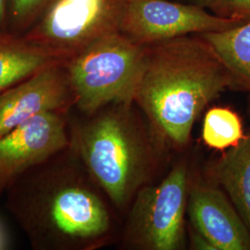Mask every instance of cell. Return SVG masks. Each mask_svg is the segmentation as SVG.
I'll return each mask as SVG.
<instances>
[{"label":"cell","instance_id":"cell-5","mask_svg":"<svg viewBox=\"0 0 250 250\" xmlns=\"http://www.w3.org/2000/svg\"><path fill=\"white\" fill-rule=\"evenodd\" d=\"M191 183L188 166L181 162L158 185L141 188L130 205L124 232L125 245L136 250H184Z\"/></svg>","mask_w":250,"mask_h":250},{"label":"cell","instance_id":"cell-7","mask_svg":"<svg viewBox=\"0 0 250 250\" xmlns=\"http://www.w3.org/2000/svg\"><path fill=\"white\" fill-rule=\"evenodd\" d=\"M248 20L223 18L207 9L173 0H128L121 33L149 45L189 35H202L237 26Z\"/></svg>","mask_w":250,"mask_h":250},{"label":"cell","instance_id":"cell-20","mask_svg":"<svg viewBox=\"0 0 250 250\" xmlns=\"http://www.w3.org/2000/svg\"><path fill=\"white\" fill-rule=\"evenodd\" d=\"M173 1L196 5V6H199V7L205 8V9H209V7L211 6V4L213 2V0H173Z\"/></svg>","mask_w":250,"mask_h":250},{"label":"cell","instance_id":"cell-1","mask_svg":"<svg viewBox=\"0 0 250 250\" xmlns=\"http://www.w3.org/2000/svg\"><path fill=\"white\" fill-rule=\"evenodd\" d=\"M4 199L33 250H95L114 234L113 206L71 144L20 176Z\"/></svg>","mask_w":250,"mask_h":250},{"label":"cell","instance_id":"cell-14","mask_svg":"<svg viewBox=\"0 0 250 250\" xmlns=\"http://www.w3.org/2000/svg\"><path fill=\"white\" fill-rule=\"evenodd\" d=\"M244 137L241 118L232 108L214 107L207 110L202 140L208 147L223 152L235 146Z\"/></svg>","mask_w":250,"mask_h":250},{"label":"cell","instance_id":"cell-3","mask_svg":"<svg viewBox=\"0 0 250 250\" xmlns=\"http://www.w3.org/2000/svg\"><path fill=\"white\" fill-rule=\"evenodd\" d=\"M134 104H111L91 113L71 110V146L114 209L125 212L148 185L164 146L144 129Z\"/></svg>","mask_w":250,"mask_h":250},{"label":"cell","instance_id":"cell-18","mask_svg":"<svg viewBox=\"0 0 250 250\" xmlns=\"http://www.w3.org/2000/svg\"><path fill=\"white\" fill-rule=\"evenodd\" d=\"M9 236L5 224L0 219V250H7L9 246Z\"/></svg>","mask_w":250,"mask_h":250},{"label":"cell","instance_id":"cell-4","mask_svg":"<svg viewBox=\"0 0 250 250\" xmlns=\"http://www.w3.org/2000/svg\"><path fill=\"white\" fill-rule=\"evenodd\" d=\"M146 46L121 32L102 37L65 62L73 109L91 114L111 104H134Z\"/></svg>","mask_w":250,"mask_h":250},{"label":"cell","instance_id":"cell-19","mask_svg":"<svg viewBox=\"0 0 250 250\" xmlns=\"http://www.w3.org/2000/svg\"><path fill=\"white\" fill-rule=\"evenodd\" d=\"M9 0H0V33H3Z\"/></svg>","mask_w":250,"mask_h":250},{"label":"cell","instance_id":"cell-10","mask_svg":"<svg viewBox=\"0 0 250 250\" xmlns=\"http://www.w3.org/2000/svg\"><path fill=\"white\" fill-rule=\"evenodd\" d=\"M188 214L191 227L215 250H250V232L230 198L209 181H192Z\"/></svg>","mask_w":250,"mask_h":250},{"label":"cell","instance_id":"cell-9","mask_svg":"<svg viewBox=\"0 0 250 250\" xmlns=\"http://www.w3.org/2000/svg\"><path fill=\"white\" fill-rule=\"evenodd\" d=\"M73 107L65 62L55 63L0 93V136L39 115Z\"/></svg>","mask_w":250,"mask_h":250},{"label":"cell","instance_id":"cell-16","mask_svg":"<svg viewBox=\"0 0 250 250\" xmlns=\"http://www.w3.org/2000/svg\"><path fill=\"white\" fill-rule=\"evenodd\" d=\"M208 9L223 18L250 19V0H213Z\"/></svg>","mask_w":250,"mask_h":250},{"label":"cell","instance_id":"cell-15","mask_svg":"<svg viewBox=\"0 0 250 250\" xmlns=\"http://www.w3.org/2000/svg\"><path fill=\"white\" fill-rule=\"evenodd\" d=\"M55 0H9V10L15 26L25 28L39 19Z\"/></svg>","mask_w":250,"mask_h":250},{"label":"cell","instance_id":"cell-17","mask_svg":"<svg viewBox=\"0 0 250 250\" xmlns=\"http://www.w3.org/2000/svg\"><path fill=\"white\" fill-rule=\"evenodd\" d=\"M189 243L191 250H215L211 243L191 226L189 227Z\"/></svg>","mask_w":250,"mask_h":250},{"label":"cell","instance_id":"cell-8","mask_svg":"<svg viewBox=\"0 0 250 250\" xmlns=\"http://www.w3.org/2000/svg\"><path fill=\"white\" fill-rule=\"evenodd\" d=\"M70 112L39 115L0 136V201L27 170L70 146Z\"/></svg>","mask_w":250,"mask_h":250},{"label":"cell","instance_id":"cell-2","mask_svg":"<svg viewBox=\"0 0 250 250\" xmlns=\"http://www.w3.org/2000/svg\"><path fill=\"white\" fill-rule=\"evenodd\" d=\"M232 79L200 35L180 36L146 46L134 99L164 147L185 148L199 115Z\"/></svg>","mask_w":250,"mask_h":250},{"label":"cell","instance_id":"cell-13","mask_svg":"<svg viewBox=\"0 0 250 250\" xmlns=\"http://www.w3.org/2000/svg\"><path fill=\"white\" fill-rule=\"evenodd\" d=\"M200 36L226 68L232 89L250 93V19L233 28Z\"/></svg>","mask_w":250,"mask_h":250},{"label":"cell","instance_id":"cell-12","mask_svg":"<svg viewBox=\"0 0 250 250\" xmlns=\"http://www.w3.org/2000/svg\"><path fill=\"white\" fill-rule=\"evenodd\" d=\"M58 62H66L52 50L0 33V93Z\"/></svg>","mask_w":250,"mask_h":250},{"label":"cell","instance_id":"cell-6","mask_svg":"<svg viewBox=\"0 0 250 250\" xmlns=\"http://www.w3.org/2000/svg\"><path fill=\"white\" fill-rule=\"evenodd\" d=\"M128 0H55L24 38L65 62L102 37L121 32Z\"/></svg>","mask_w":250,"mask_h":250},{"label":"cell","instance_id":"cell-11","mask_svg":"<svg viewBox=\"0 0 250 250\" xmlns=\"http://www.w3.org/2000/svg\"><path fill=\"white\" fill-rule=\"evenodd\" d=\"M207 174L230 198L250 232V134L222 152Z\"/></svg>","mask_w":250,"mask_h":250}]
</instances>
